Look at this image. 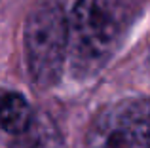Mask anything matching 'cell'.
I'll return each instance as SVG.
<instances>
[{"label": "cell", "mask_w": 150, "mask_h": 148, "mask_svg": "<svg viewBox=\"0 0 150 148\" xmlns=\"http://www.w3.org/2000/svg\"><path fill=\"white\" fill-rule=\"evenodd\" d=\"M34 112L27 99L19 93L8 91L0 95V127L11 135H21L30 125Z\"/></svg>", "instance_id": "cell-5"}, {"label": "cell", "mask_w": 150, "mask_h": 148, "mask_svg": "<svg viewBox=\"0 0 150 148\" xmlns=\"http://www.w3.org/2000/svg\"><path fill=\"white\" fill-rule=\"evenodd\" d=\"M10 148H67L55 122L44 112L34 114L30 125L15 137Z\"/></svg>", "instance_id": "cell-4"}, {"label": "cell", "mask_w": 150, "mask_h": 148, "mask_svg": "<svg viewBox=\"0 0 150 148\" xmlns=\"http://www.w3.org/2000/svg\"><path fill=\"white\" fill-rule=\"evenodd\" d=\"M125 27L124 0H78L69 19V59L76 76H89L116 51Z\"/></svg>", "instance_id": "cell-1"}, {"label": "cell", "mask_w": 150, "mask_h": 148, "mask_svg": "<svg viewBox=\"0 0 150 148\" xmlns=\"http://www.w3.org/2000/svg\"><path fill=\"white\" fill-rule=\"evenodd\" d=\"M89 148H150V99H125L103 108L88 133Z\"/></svg>", "instance_id": "cell-3"}, {"label": "cell", "mask_w": 150, "mask_h": 148, "mask_svg": "<svg viewBox=\"0 0 150 148\" xmlns=\"http://www.w3.org/2000/svg\"><path fill=\"white\" fill-rule=\"evenodd\" d=\"M69 53V19L57 2H44L30 11L25 25V57L33 82L48 89L61 78Z\"/></svg>", "instance_id": "cell-2"}]
</instances>
